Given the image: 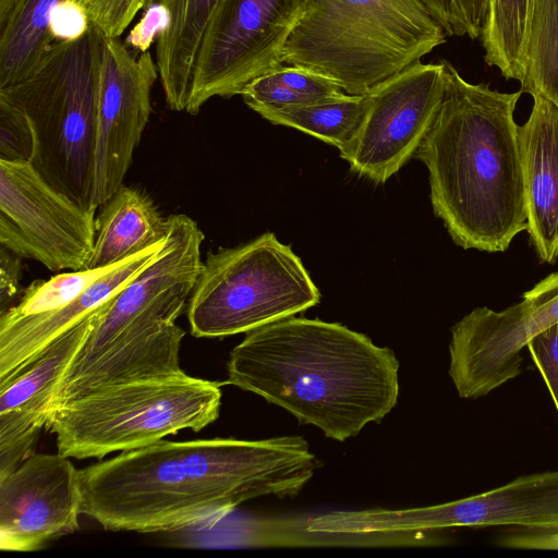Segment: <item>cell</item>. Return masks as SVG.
Wrapping results in <instances>:
<instances>
[{"instance_id":"obj_1","label":"cell","mask_w":558,"mask_h":558,"mask_svg":"<svg viewBox=\"0 0 558 558\" xmlns=\"http://www.w3.org/2000/svg\"><path fill=\"white\" fill-rule=\"evenodd\" d=\"M322 465L301 436L161 439L78 470L80 509L106 530L171 533L254 498H294Z\"/></svg>"},{"instance_id":"obj_2","label":"cell","mask_w":558,"mask_h":558,"mask_svg":"<svg viewBox=\"0 0 558 558\" xmlns=\"http://www.w3.org/2000/svg\"><path fill=\"white\" fill-rule=\"evenodd\" d=\"M227 372L226 384L338 441L381 422L399 396V361L389 348L320 319L290 316L246 332Z\"/></svg>"},{"instance_id":"obj_3","label":"cell","mask_w":558,"mask_h":558,"mask_svg":"<svg viewBox=\"0 0 558 558\" xmlns=\"http://www.w3.org/2000/svg\"><path fill=\"white\" fill-rule=\"evenodd\" d=\"M445 65L444 99L415 154L428 171L433 210L462 248L505 252L527 230L513 117L522 92L469 83Z\"/></svg>"},{"instance_id":"obj_4","label":"cell","mask_w":558,"mask_h":558,"mask_svg":"<svg viewBox=\"0 0 558 558\" xmlns=\"http://www.w3.org/2000/svg\"><path fill=\"white\" fill-rule=\"evenodd\" d=\"M445 41L424 0H304L283 62L365 95Z\"/></svg>"},{"instance_id":"obj_5","label":"cell","mask_w":558,"mask_h":558,"mask_svg":"<svg viewBox=\"0 0 558 558\" xmlns=\"http://www.w3.org/2000/svg\"><path fill=\"white\" fill-rule=\"evenodd\" d=\"M102 40L90 25L76 39L54 41L31 75L0 88V98L28 119L34 137L31 163L53 187L86 208H95Z\"/></svg>"},{"instance_id":"obj_6","label":"cell","mask_w":558,"mask_h":558,"mask_svg":"<svg viewBox=\"0 0 558 558\" xmlns=\"http://www.w3.org/2000/svg\"><path fill=\"white\" fill-rule=\"evenodd\" d=\"M220 404L218 383L182 372L94 390L52 411L46 429L60 454L101 459L182 429L199 432L218 418Z\"/></svg>"},{"instance_id":"obj_7","label":"cell","mask_w":558,"mask_h":558,"mask_svg":"<svg viewBox=\"0 0 558 558\" xmlns=\"http://www.w3.org/2000/svg\"><path fill=\"white\" fill-rule=\"evenodd\" d=\"M319 300L300 257L266 232L208 253L186 310L193 336L219 338L294 316Z\"/></svg>"},{"instance_id":"obj_8","label":"cell","mask_w":558,"mask_h":558,"mask_svg":"<svg viewBox=\"0 0 558 558\" xmlns=\"http://www.w3.org/2000/svg\"><path fill=\"white\" fill-rule=\"evenodd\" d=\"M304 0H219L196 58L186 112L213 97L230 98L284 64L283 50Z\"/></svg>"},{"instance_id":"obj_9","label":"cell","mask_w":558,"mask_h":558,"mask_svg":"<svg viewBox=\"0 0 558 558\" xmlns=\"http://www.w3.org/2000/svg\"><path fill=\"white\" fill-rule=\"evenodd\" d=\"M167 219L168 234L158 257L100 312L60 385L78 375L112 343L157 324L175 323L187 307L203 267L204 234L184 214H172Z\"/></svg>"},{"instance_id":"obj_10","label":"cell","mask_w":558,"mask_h":558,"mask_svg":"<svg viewBox=\"0 0 558 558\" xmlns=\"http://www.w3.org/2000/svg\"><path fill=\"white\" fill-rule=\"evenodd\" d=\"M96 209L53 187L31 161L0 160V244L51 271L85 269Z\"/></svg>"},{"instance_id":"obj_11","label":"cell","mask_w":558,"mask_h":558,"mask_svg":"<svg viewBox=\"0 0 558 558\" xmlns=\"http://www.w3.org/2000/svg\"><path fill=\"white\" fill-rule=\"evenodd\" d=\"M446 88V65L416 61L365 94L362 123L340 156L353 172L381 184L417 151Z\"/></svg>"},{"instance_id":"obj_12","label":"cell","mask_w":558,"mask_h":558,"mask_svg":"<svg viewBox=\"0 0 558 558\" xmlns=\"http://www.w3.org/2000/svg\"><path fill=\"white\" fill-rule=\"evenodd\" d=\"M558 322V271L500 312L476 307L451 328L449 376L459 397L477 399L522 372L521 351Z\"/></svg>"},{"instance_id":"obj_13","label":"cell","mask_w":558,"mask_h":558,"mask_svg":"<svg viewBox=\"0 0 558 558\" xmlns=\"http://www.w3.org/2000/svg\"><path fill=\"white\" fill-rule=\"evenodd\" d=\"M158 77L151 53L131 52L119 37L104 38L98 82L94 168L95 208L124 181L151 113V88Z\"/></svg>"},{"instance_id":"obj_14","label":"cell","mask_w":558,"mask_h":558,"mask_svg":"<svg viewBox=\"0 0 558 558\" xmlns=\"http://www.w3.org/2000/svg\"><path fill=\"white\" fill-rule=\"evenodd\" d=\"M70 459L33 452L0 478L1 550H38L80 527L78 470Z\"/></svg>"},{"instance_id":"obj_15","label":"cell","mask_w":558,"mask_h":558,"mask_svg":"<svg viewBox=\"0 0 558 558\" xmlns=\"http://www.w3.org/2000/svg\"><path fill=\"white\" fill-rule=\"evenodd\" d=\"M106 305L61 333L0 384V478L34 452L59 385Z\"/></svg>"},{"instance_id":"obj_16","label":"cell","mask_w":558,"mask_h":558,"mask_svg":"<svg viewBox=\"0 0 558 558\" xmlns=\"http://www.w3.org/2000/svg\"><path fill=\"white\" fill-rule=\"evenodd\" d=\"M392 523L401 532L498 525L558 530V470L520 476L500 487L451 502L396 510Z\"/></svg>"},{"instance_id":"obj_17","label":"cell","mask_w":558,"mask_h":558,"mask_svg":"<svg viewBox=\"0 0 558 558\" xmlns=\"http://www.w3.org/2000/svg\"><path fill=\"white\" fill-rule=\"evenodd\" d=\"M165 243L166 240L117 264L60 308L22 317H0V384L26 366L61 333L106 305L158 257Z\"/></svg>"},{"instance_id":"obj_18","label":"cell","mask_w":558,"mask_h":558,"mask_svg":"<svg viewBox=\"0 0 558 558\" xmlns=\"http://www.w3.org/2000/svg\"><path fill=\"white\" fill-rule=\"evenodd\" d=\"M518 128L527 232L542 262L558 258V108L541 96Z\"/></svg>"},{"instance_id":"obj_19","label":"cell","mask_w":558,"mask_h":558,"mask_svg":"<svg viewBox=\"0 0 558 558\" xmlns=\"http://www.w3.org/2000/svg\"><path fill=\"white\" fill-rule=\"evenodd\" d=\"M184 335L175 323H165L112 343L78 375L59 386L49 415L104 387L182 373L179 352Z\"/></svg>"},{"instance_id":"obj_20","label":"cell","mask_w":558,"mask_h":558,"mask_svg":"<svg viewBox=\"0 0 558 558\" xmlns=\"http://www.w3.org/2000/svg\"><path fill=\"white\" fill-rule=\"evenodd\" d=\"M96 217V238L85 269L119 264L165 241L168 219L144 191L122 184Z\"/></svg>"},{"instance_id":"obj_21","label":"cell","mask_w":558,"mask_h":558,"mask_svg":"<svg viewBox=\"0 0 558 558\" xmlns=\"http://www.w3.org/2000/svg\"><path fill=\"white\" fill-rule=\"evenodd\" d=\"M219 0H155L168 13L156 41V65L165 100L173 111H186L196 58L207 24Z\"/></svg>"},{"instance_id":"obj_22","label":"cell","mask_w":558,"mask_h":558,"mask_svg":"<svg viewBox=\"0 0 558 558\" xmlns=\"http://www.w3.org/2000/svg\"><path fill=\"white\" fill-rule=\"evenodd\" d=\"M63 0H19L0 27V88L33 73L51 45L50 22Z\"/></svg>"},{"instance_id":"obj_23","label":"cell","mask_w":558,"mask_h":558,"mask_svg":"<svg viewBox=\"0 0 558 558\" xmlns=\"http://www.w3.org/2000/svg\"><path fill=\"white\" fill-rule=\"evenodd\" d=\"M269 122L293 128L344 150L354 138L365 112V95L343 94L307 105L256 111Z\"/></svg>"},{"instance_id":"obj_24","label":"cell","mask_w":558,"mask_h":558,"mask_svg":"<svg viewBox=\"0 0 558 558\" xmlns=\"http://www.w3.org/2000/svg\"><path fill=\"white\" fill-rule=\"evenodd\" d=\"M535 0H490L481 33L488 65L506 78L521 81Z\"/></svg>"},{"instance_id":"obj_25","label":"cell","mask_w":558,"mask_h":558,"mask_svg":"<svg viewBox=\"0 0 558 558\" xmlns=\"http://www.w3.org/2000/svg\"><path fill=\"white\" fill-rule=\"evenodd\" d=\"M343 94L338 84L319 73L283 64L250 82L240 96L256 112L264 108L307 105Z\"/></svg>"},{"instance_id":"obj_26","label":"cell","mask_w":558,"mask_h":558,"mask_svg":"<svg viewBox=\"0 0 558 558\" xmlns=\"http://www.w3.org/2000/svg\"><path fill=\"white\" fill-rule=\"evenodd\" d=\"M522 93L558 108V0H535L530 24Z\"/></svg>"},{"instance_id":"obj_27","label":"cell","mask_w":558,"mask_h":558,"mask_svg":"<svg viewBox=\"0 0 558 558\" xmlns=\"http://www.w3.org/2000/svg\"><path fill=\"white\" fill-rule=\"evenodd\" d=\"M116 265L99 269L70 270L49 280H35L23 290L19 302L0 314V317H22L60 308L76 299Z\"/></svg>"},{"instance_id":"obj_28","label":"cell","mask_w":558,"mask_h":558,"mask_svg":"<svg viewBox=\"0 0 558 558\" xmlns=\"http://www.w3.org/2000/svg\"><path fill=\"white\" fill-rule=\"evenodd\" d=\"M446 35L481 36L490 0H424Z\"/></svg>"},{"instance_id":"obj_29","label":"cell","mask_w":558,"mask_h":558,"mask_svg":"<svg viewBox=\"0 0 558 558\" xmlns=\"http://www.w3.org/2000/svg\"><path fill=\"white\" fill-rule=\"evenodd\" d=\"M34 137L26 116L0 98V160L9 162L31 161Z\"/></svg>"},{"instance_id":"obj_30","label":"cell","mask_w":558,"mask_h":558,"mask_svg":"<svg viewBox=\"0 0 558 558\" xmlns=\"http://www.w3.org/2000/svg\"><path fill=\"white\" fill-rule=\"evenodd\" d=\"M85 11L90 22L104 38L120 37L131 24L142 0H73Z\"/></svg>"},{"instance_id":"obj_31","label":"cell","mask_w":558,"mask_h":558,"mask_svg":"<svg viewBox=\"0 0 558 558\" xmlns=\"http://www.w3.org/2000/svg\"><path fill=\"white\" fill-rule=\"evenodd\" d=\"M526 348L558 412V322L534 336Z\"/></svg>"},{"instance_id":"obj_32","label":"cell","mask_w":558,"mask_h":558,"mask_svg":"<svg viewBox=\"0 0 558 558\" xmlns=\"http://www.w3.org/2000/svg\"><path fill=\"white\" fill-rule=\"evenodd\" d=\"M90 27L84 9L73 0H63L53 11L50 34L54 41L81 37Z\"/></svg>"},{"instance_id":"obj_33","label":"cell","mask_w":558,"mask_h":558,"mask_svg":"<svg viewBox=\"0 0 558 558\" xmlns=\"http://www.w3.org/2000/svg\"><path fill=\"white\" fill-rule=\"evenodd\" d=\"M169 16L158 2L150 4L141 21L130 32L126 43L141 53L148 51L154 39L167 27Z\"/></svg>"},{"instance_id":"obj_34","label":"cell","mask_w":558,"mask_h":558,"mask_svg":"<svg viewBox=\"0 0 558 558\" xmlns=\"http://www.w3.org/2000/svg\"><path fill=\"white\" fill-rule=\"evenodd\" d=\"M21 275L22 257L0 244V314L14 305L21 292Z\"/></svg>"},{"instance_id":"obj_35","label":"cell","mask_w":558,"mask_h":558,"mask_svg":"<svg viewBox=\"0 0 558 558\" xmlns=\"http://www.w3.org/2000/svg\"><path fill=\"white\" fill-rule=\"evenodd\" d=\"M19 0H0V27L4 25Z\"/></svg>"},{"instance_id":"obj_36","label":"cell","mask_w":558,"mask_h":558,"mask_svg":"<svg viewBox=\"0 0 558 558\" xmlns=\"http://www.w3.org/2000/svg\"><path fill=\"white\" fill-rule=\"evenodd\" d=\"M155 0H142V8H148Z\"/></svg>"}]
</instances>
